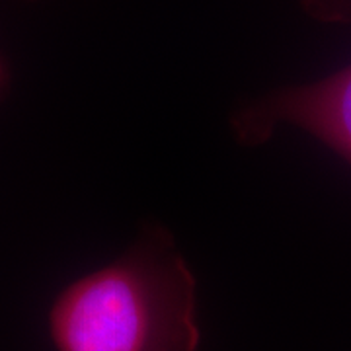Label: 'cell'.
Listing matches in <instances>:
<instances>
[{"label": "cell", "mask_w": 351, "mask_h": 351, "mask_svg": "<svg viewBox=\"0 0 351 351\" xmlns=\"http://www.w3.org/2000/svg\"><path fill=\"white\" fill-rule=\"evenodd\" d=\"M57 351H199L197 281L160 225L129 250L73 281L55 299Z\"/></svg>", "instance_id": "obj_1"}, {"label": "cell", "mask_w": 351, "mask_h": 351, "mask_svg": "<svg viewBox=\"0 0 351 351\" xmlns=\"http://www.w3.org/2000/svg\"><path fill=\"white\" fill-rule=\"evenodd\" d=\"M230 125L246 147L265 143L277 127H299L351 166V64L316 82L279 88L242 106Z\"/></svg>", "instance_id": "obj_2"}, {"label": "cell", "mask_w": 351, "mask_h": 351, "mask_svg": "<svg viewBox=\"0 0 351 351\" xmlns=\"http://www.w3.org/2000/svg\"><path fill=\"white\" fill-rule=\"evenodd\" d=\"M299 4L322 24H351V0H299Z\"/></svg>", "instance_id": "obj_3"}, {"label": "cell", "mask_w": 351, "mask_h": 351, "mask_svg": "<svg viewBox=\"0 0 351 351\" xmlns=\"http://www.w3.org/2000/svg\"><path fill=\"white\" fill-rule=\"evenodd\" d=\"M10 86V73H8V66L4 63V59L0 57V100L6 96Z\"/></svg>", "instance_id": "obj_4"}]
</instances>
